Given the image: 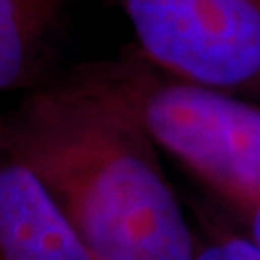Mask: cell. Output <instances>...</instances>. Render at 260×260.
Wrapping results in <instances>:
<instances>
[{"label":"cell","mask_w":260,"mask_h":260,"mask_svg":"<svg viewBox=\"0 0 260 260\" xmlns=\"http://www.w3.org/2000/svg\"><path fill=\"white\" fill-rule=\"evenodd\" d=\"M193 260H260V245L251 235H220L197 247Z\"/></svg>","instance_id":"obj_6"},{"label":"cell","mask_w":260,"mask_h":260,"mask_svg":"<svg viewBox=\"0 0 260 260\" xmlns=\"http://www.w3.org/2000/svg\"><path fill=\"white\" fill-rule=\"evenodd\" d=\"M0 260H94L33 172L2 149Z\"/></svg>","instance_id":"obj_4"},{"label":"cell","mask_w":260,"mask_h":260,"mask_svg":"<svg viewBox=\"0 0 260 260\" xmlns=\"http://www.w3.org/2000/svg\"><path fill=\"white\" fill-rule=\"evenodd\" d=\"M116 2L158 68L260 103V0Z\"/></svg>","instance_id":"obj_3"},{"label":"cell","mask_w":260,"mask_h":260,"mask_svg":"<svg viewBox=\"0 0 260 260\" xmlns=\"http://www.w3.org/2000/svg\"><path fill=\"white\" fill-rule=\"evenodd\" d=\"M66 79L127 112L239 218L260 205L258 101L177 77L137 47Z\"/></svg>","instance_id":"obj_2"},{"label":"cell","mask_w":260,"mask_h":260,"mask_svg":"<svg viewBox=\"0 0 260 260\" xmlns=\"http://www.w3.org/2000/svg\"><path fill=\"white\" fill-rule=\"evenodd\" d=\"M243 223H245V230L247 235H251L254 241L260 245V205L256 208H252L251 212H247L245 216H241Z\"/></svg>","instance_id":"obj_7"},{"label":"cell","mask_w":260,"mask_h":260,"mask_svg":"<svg viewBox=\"0 0 260 260\" xmlns=\"http://www.w3.org/2000/svg\"><path fill=\"white\" fill-rule=\"evenodd\" d=\"M0 149L52 197L94 260H193L158 147L120 106L64 79L0 118Z\"/></svg>","instance_id":"obj_1"},{"label":"cell","mask_w":260,"mask_h":260,"mask_svg":"<svg viewBox=\"0 0 260 260\" xmlns=\"http://www.w3.org/2000/svg\"><path fill=\"white\" fill-rule=\"evenodd\" d=\"M68 0H0V93L41 87Z\"/></svg>","instance_id":"obj_5"}]
</instances>
